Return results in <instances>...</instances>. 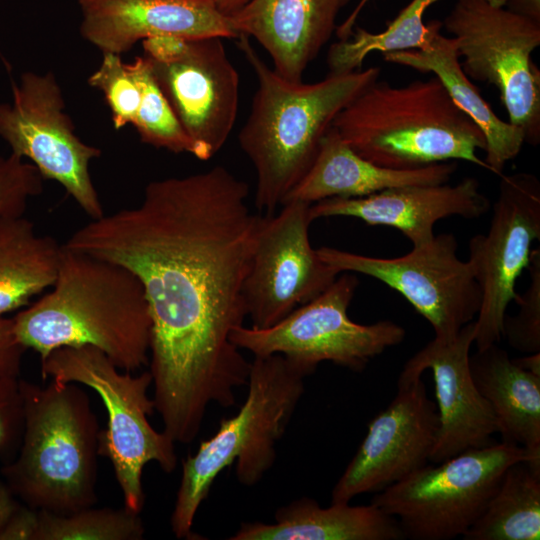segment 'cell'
<instances>
[{"label": "cell", "mask_w": 540, "mask_h": 540, "mask_svg": "<svg viewBox=\"0 0 540 540\" xmlns=\"http://www.w3.org/2000/svg\"><path fill=\"white\" fill-rule=\"evenodd\" d=\"M227 168L154 180L141 203L92 219L65 247L131 271L152 320L155 410L176 443L199 434L210 404L235 403L250 362L230 341L247 317L243 286L261 215Z\"/></svg>", "instance_id": "6da1fadb"}, {"label": "cell", "mask_w": 540, "mask_h": 540, "mask_svg": "<svg viewBox=\"0 0 540 540\" xmlns=\"http://www.w3.org/2000/svg\"><path fill=\"white\" fill-rule=\"evenodd\" d=\"M12 320L18 341L41 360L59 347L91 345L124 371L149 364L152 320L140 280L64 245L51 290Z\"/></svg>", "instance_id": "7a4b0ae2"}, {"label": "cell", "mask_w": 540, "mask_h": 540, "mask_svg": "<svg viewBox=\"0 0 540 540\" xmlns=\"http://www.w3.org/2000/svg\"><path fill=\"white\" fill-rule=\"evenodd\" d=\"M237 39L258 83L238 140L256 171V208L272 215L311 168L336 116L378 80L380 69L292 82L260 57L249 37Z\"/></svg>", "instance_id": "3957f363"}, {"label": "cell", "mask_w": 540, "mask_h": 540, "mask_svg": "<svg viewBox=\"0 0 540 540\" xmlns=\"http://www.w3.org/2000/svg\"><path fill=\"white\" fill-rule=\"evenodd\" d=\"M24 428L3 481L26 506L67 515L94 506L100 426L79 384L20 379Z\"/></svg>", "instance_id": "277c9868"}, {"label": "cell", "mask_w": 540, "mask_h": 540, "mask_svg": "<svg viewBox=\"0 0 540 540\" xmlns=\"http://www.w3.org/2000/svg\"><path fill=\"white\" fill-rule=\"evenodd\" d=\"M348 146L364 159L391 169H415L462 160L490 171L477 155L481 129L433 75L404 86L375 81L334 119Z\"/></svg>", "instance_id": "5b68a950"}, {"label": "cell", "mask_w": 540, "mask_h": 540, "mask_svg": "<svg viewBox=\"0 0 540 540\" xmlns=\"http://www.w3.org/2000/svg\"><path fill=\"white\" fill-rule=\"evenodd\" d=\"M311 373L282 354L254 356L248 394L237 414L222 419L217 432L183 461L170 518L178 539H192L193 522L218 474L236 461L237 480L253 486L273 466L275 445L305 390Z\"/></svg>", "instance_id": "8992f818"}, {"label": "cell", "mask_w": 540, "mask_h": 540, "mask_svg": "<svg viewBox=\"0 0 540 540\" xmlns=\"http://www.w3.org/2000/svg\"><path fill=\"white\" fill-rule=\"evenodd\" d=\"M41 376L43 381L85 385L100 396L108 421L99 434V455L112 464L124 506L141 513L145 465L154 461L165 473H172L178 461L175 442L164 431H156L148 419L155 410L148 396L150 372L134 375L121 370L100 349L82 345L51 351L41 360Z\"/></svg>", "instance_id": "52a82bcc"}, {"label": "cell", "mask_w": 540, "mask_h": 540, "mask_svg": "<svg viewBox=\"0 0 540 540\" xmlns=\"http://www.w3.org/2000/svg\"><path fill=\"white\" fill-rule=\"evenodd\" d=\"M528 461L521 446L501 441L426 464L376 493L371 503L394 517L412 540L463 536L497 490L506 470Z\"/></svg>", "instance_id": "ba28073f"}, {"label": "cell", "mask_w": 540, "mask_h": 540, "mask_svg": "<svg viewBox=\"0 0 540 540\" xmlns=\"http://www.w3.org/2000/svg\"><path fill=\"white\" fill-rule=\"evenodd\" d=\"M465 75L494 85L525 143L540 142V70L532 59L540 23L488 0H456L442 22Z\"/></svg>", "instance_id": "9c48e42d"}, {"label": "cell", "mask_w": 540, "mask_h": 540, "mask_svg": "<svg viewBox=\"0 0 540 540\" xmlns=\"http://www.w3.org/2000/svg\"><path fill=\"white\" fill-rule=\"evenodd\" d=\"M358 284L350 273L338 276L275 325L264 329L242 325L232 330L230 341L254 356L282 354L311 374L325 361L360 372L373 358L399 345L406 331L390 320L368 325L352 321L348 307Z\"/></svg>", "instance_id": "30bf717a"}, {"label": "cell", "mask_w": 540, "mask_h": 540, "mask_svg": "<svg viewBox=\"0 0 540 540\" xmlns=\"http://www.w3.org/2000/svg\"><path fill=\"white\" fill-rule=\"evenodd\" d=\"M143 56L187 135L209 160L228 140L239 110L240 78L221 37L157 36Z\"/></svg>", "instance_id": "8fae6325"}, {"label": "cell", "mask_w": 540, "mask_h": 540, "mask_svg": "<svg viewBox=\"0 0 540 540\" xmlns=\"http://www.w3.org/2000/svg\"><path fill=\"white\" fill-rule=\"evenodd\" d=\"M0 137L11 153L32 163L44 179L58 182L91 219L104 215L89 165L101 149L83 142L65 111L55 75L25 72L0 103Z\"/></svg>", "instance_id": "7c38bea8"}, {"label": "cell", "mask_w": 540, "mask_h": 540, "mask_svg": "<svg viewBox=\"0 0 540 540\" xmlns=\"http://www.w3.org/2000/svg\"><path fill=\"white\" fill-rule=\"evenodd\" d=\"M457 250L456 237L443 233L394 258L326 246L317 252L340 273L364 274L399 292L430 323L436 338L451 339L476 319L481 305V290L471 266L459 258Z\"/></svg>", "instance_id": "4fadbf2b"}, {"label": "cell", "mask_w": 540, "mask_h": 540, "mask_svg": "<svg viewBox=\"0 0 540 540\" xmlns=\"http://www.w3.org/2000/svg\"><path fill=\"white\" fill-rule=\"evenodd\" d=\"M486 234L469 240L468 263L481 290L474 344L477 350L497 344L516 281L530 262L531 246L540 239V181L532 173L502 174Z\"/></svg>", "instance_id": "5bb4252c"}, {"label": "cell", "mask_w": 540, "mask_h": 540, "mask_svg": "<svg viewBox=\"0 0 540 540\" xmlns=\"http://www.w3.org/2000/svg\"><path fill=\"white\" fill-rule=\"evenodd\" d=\"M309 203L289 201L261 215L243 296L251 327L264 329L325 291L339 271L319 256L309 240Z\"/></svg>", "instance_id": "9a60e30c"}, {"label": "cell", "mask_w": 540, "mask_h": 540, "mask_svg": "<svg viewBox=\"0 0 540 540\" xmlns=\"http://www.w3.org/2000/svg\"><path fill=\"white\" fill-rule=\"evenodd\" d=\"M421 376L401 371L396 396L370 421L366 436L333 487L332 503L378 493L430 462L439 421Z\"/></svg>", "instance_id": "2e32d148"}, {"label": "cell", "mask_w": 540, "mask_h": 540, "mask_svg": "<svg viewBox=\"0 0 540 540\" xmlns=\"http://www.w3.org/2000/svg\"><path fill=\"white\" fill-rule=\"evenodd\" d=\"M475 322L451 339L434 337L404 365L402 372L433 373L438 432L429 461L438 463L463 451L487 446L498 433L497 420L478 391L469 367Z\"/></svg>", "instance_id": "e0dca14e"}, {"label": "cell", "mask_w": 540, "mask_h": 540, "mask_svg": "<svg viewBox=\"0 0 540 540\" xmlns=\"http://www.w3.org/2000/svg\"><path fill=\"white\" fill-rule=\"evenodd\" d=\"M489 198L472 177L456 184L408 185L362 197H332L310 205L312 220L355 217L371 226H389L404 234L413 246L430 241L440 219L460 216L476 219L490 208Z\"/></svg>", "instance_id": "ac0fdd59"}, {"label": "cell", "mask_w": 540, "mask_h": 540, "mask_svg": "<svg viewBox=\"0 0 540 540\" xmlns=\"http://www.w3.org/2000/svg\"><path fill=\"white\" fill-rule=\"evenodd\" d=\"M81 7V36L102 53L121 55L157 36L238 38L212 0H94Z\"/></svg>", "instance_id": "d6986e66"}, {"label": "cell", "mask_w": 540, "mask_h": 540, "mask_svg": "<svg viewBox=\"0 0 540 540\" xmlns=\"http://www.w3.org/2000/svg\"><path fill=\"white\" fill-rule=\"evenodd\" d=\"M351 1L251 0L229 19L239 36L254 38L264 48L279 75L301 82Z\"/></svg>", "instance_id": "ffe728a7"}, {"label": "cell", "mask_w": 540, "mask_h": 540, "mask_svg": "<svg viewBox=\"0 0 540 540\" xmlns=\"http://www.w3.org/2000/svg\"><path fill=\"white\" fill-rule=\"evenodd\" d=\"M457 170L454 161L415 169H391L376 165L353 151L331 127L323 137L317 157L283 204H313L332 197H362L388 188L447 183Z\"/></svg>", "instance_id": "44dd1931"}, {"label": "cell", "mask_w": 540, "mask_h": 540, "mask_svg": "<svg viewBox=\"0 0 540 540\" xmlns=\"http://www.w3.org/2000/svg\"><path fill=\"white\" fill-rule=\"evenodd\" d=\"M469 367L497 420L502 441L524 448L527 464L540 470V375L516 365L498 343L476 350Z\"/></svg>", "instance_id": "7402d4cb"}, {"label": "cell", "mask_w": 540, "mask_h": 540, "mask_svg": "<svg viewBox=\"0 0 540 540\" xmlns=\"http://www.w3.org/2000/svg\"><path fill=\"white\" fill-rule=\"evenodd\" d=\"M388 63L402 65L436 76L453 101L481 129L486 140L485 159L490 172L501 176L505 165L521 151L523 131L501 120L462 70L453 37L438 32L425 50H400L382 53Z\"/></svg>", "instance_id": "603a6c76"}, {"label": "cell", "mask_w": 540, "mask_h": 540, "mask_svg": "<svg viewBox=\"0 0 540 540\" xmlns=\"http://www.w3.org/2000/svg\"><path fill=\"white\" fill-rule=\"evenodd\" d=\"M230 540H401L397 520L379 507L299 498L275 513V523H242Z\"/></svg>", "instance_id": "cb8c5ba5"}, {"label": "cell", "mask_w": 540, "mask_h": 540, "mask_svg": "<svg viewBox=\"0 0 540 540\" xmlns=\"http://www.w3.org/2000/svg\"><path fill=\"white\" fill-rule=\"evenodd\" d=\"M61 249L23 215L0 219V316L29 305L53 285Z\"/></svg>", "instance_id": "d4e9b609"}, {"label": "cell", "mask_w": 540, "mask_h": 540, "mask_svg": "<svg viewBox=\"0 0 540 540\" xmlns=\"http://www.w3.org/2000/svg\"><path fill=\"white\" fill-rule=\"evenodd\" d=\"M465 540H538L540 470L526 461L511 465Z\"/></svg>", "instance_id": "484cf974"}, {"label": "cell", "mask_w": 540, "mask_h": 540, "mask_svg": "<svg viewBox=\"0 0 540 540\" xmlns=\"http://www.w3.org/2000/svg\"><path fill=\"white\" fill-rule=\"evenodd\" d=\"M441 0H411L390 22L384 31L372 33L357 27L347 40L333 43L328 50L329 74H344L360 70L365 58L372 52L400 50H425L434 35L441 31L442 22L433 20L424 23L428 7ZM504 6L505 0H488Z\"/></svg>", "instance_id": "4316f807"}, {"label": "cell", "mask_w": 540, "mask_h": 540, "mask_svg": "<svg viewBox=\"0 0 540 540\" xmlns=\"http://www.w3.org/2000/svg\"><path fill=\"white\" fill-rule=\"evenodd\" d=\"M34 540H140L145 528L140 513L94 506L60 515L38 510Z\"/></svg>", "instance_id": "83f0119b"}, {"label": "cell", "mask_w": 540, "mask_h": 540, "mask_svg": "<svg viewBox=\"0 0 540 540\" xmlns=\"http://www.w3.org/2000/svg\"><path fill=\"white\" fill-rule=\"evenodd\" d=\"M127 69L141 93L139 109L133 123L140 140L173 153H190L199 159L196 143L187 135L170 103L160 89L144 56H138Z\"/></svg>", "instance_id": "f1b7e54d"}, {"label": "cell", "mask_w": 540, "mask_h": 540, "mask_svg": "<svg viewBox=\"0 0 540 540\" xmlns=\"http://www.w3.org/2000/svg\"><path fill=\"white\" fill-rule=\"evenodd\" d=\"M88 83L104 95L115 129L133 125L141 93L121 55L102 53V61L89 76Z\"/></svg>", "instance_id": "f546056e"}, {"label": "cell", "mask_w": 540, "mask_h": 540, "mask_svg": "<svg viewBox=\"0 0 540 540\" xmlns=\"http://www.w3.org/2000/svg\"><path fill=\"white\" fill-rule=\"evenodd\" d=\"M529 270L530 283L514 302L519 309L516 315H505L502 337L514 349L530 354L540 352V249H532Z\"/></svg>", "instance_id": "4dcf8cb0"}, {"label": "cell", "mask_w": 540, "mask_h": 540, "mask_svg": "<svg viewBox=\"0 0 540 540\" xmlns=\"http://www.w3.org/2000/svg\"><path fill=\"white\" fill-rule=\"evenodd\" d=\"M43 180L32 163L0 155V219L22 216L28 201L43 192Z\"/></svg>", "instance_id": "1f68e13d"}, {"label": "cell", "mask_w": 540, "mask_h": 540, "mask_svg": "<svg viewBox=\"0 0 540 540\" xmlns=\"http://www.w3.org/2000/svg\"><path fill=\"white\" fill-rule=\"evenodd\" d=\"M24 428V404L19 377H0V461L17 454Z\"/></svg>", "instance_id": "d6a6232c"}, {"label": "cell", "mask_w": 540, "mask_h": 540, "mask_svg": "<svg viewBox=\"0 0 540 540\" xmlns=\"http://www.w3.org/2000/svg\"><path fill=\"white\" fill-rule=\"evenodd\" d=\"M25 350L15 335L12 318L0 316V377H19Z\"/></svg>", "instance_id": "836d02e7"}, {"label": "cell", "mask_w": 540, "mask_h": 540, "mask_svg": "<svg viewBox=\"0 0 540 540\" xmlns=\"http://www.w3.org/2000/svg\"><path fill=\"white\" fill-rule=\"evenodd\" d=\"M37 509L21 504L0 531V540H34Z\"/></svg>", "instance_id": "e575fe53"}, {"label": "cell", "mask_w": 540, "mask_h": 540, "mask_svg": "<svg viewBox=\"0 0 540 540\" xmlns=\"http://www.w3.org/2000/svg\"><path fill=\"white\" fill-rule=\"evenodd\" d=\"M20 505L18 498L6 483L0 480V531Z\"/></svg>", "instance_id": "d590c367"}, {"label": "cell", "mask_w": 540, "mask_h": 540, "mask_svg": "<svg viewBox=\"0 0 540 540\" xmlns=\"http://www.w3.org/2000/svg\"><path fill=\"white\" fill-rule=\"evenodd\" d=\"M504 6L515 14L540 23V0H505Z\"/></svg>", "instance_id": "8d00e7d4"}, {"label": "cell", "mask_w": 540, "mask_h": 540, "mask_svg": "<svg viewBox=\"0 0 540 540\" xmlns=\"http://www.w3.org/2000/svg\"><path fill=\"white\" fill-rule=\"evenodd\" d=\"M370 0H360L348 17L337 26L335 34L339 40H347L353 33L355 23Z\"/></svg>", "instance_id": "74e56055"}, {"label": "cell", "mask_w": 540, "mask_h": 540, "mask_svg": "<svg viewBox=\"0 0 540 540\" xmlns=\"http://www.w3.org/2000/svg\"><path fill=\"white\" fill-rule=\"evenodd\" d=\"M512 360L520 368L540 375V352L530 353L524 357L514 358Z\"/></svg>", "instance_id": "f35d334b"}, {"label": "cell", "mask_w": 540, "mask_h": 540, "mask_svg": "<svg viewBox=\"0 0 540 540\" xmlns=\"http://www.w3.org/2000/svg\"><path fill=\"white\" fill-rule=\"evenodd\" d=\"M217 9L227 17L238 12L251 0H212Z\"/></svg>", "instance_id": "ab89813d"}, {"label": "cell", "mask_w": 540, "mask_h": 540, "mask_svg": "<svg viewBox=\"0 0 540 540\" xmlns=\"http://www.w3.org/2000/svg\"><path fill=\"white\" fill-rule=\"evenodd\" d=\"M92 1H94V0H78V3H79L80 6H82V5L88 4V3L92 2Z\"/></svg>", "instance_id": "60d3db41"}]
</instances>
